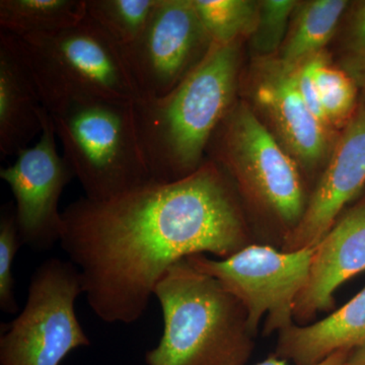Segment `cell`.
I'll use <instances>...</instances> for the list:
<instances>
[{"label": "cell", "instance_id": "obj_1", "mask_svg": "<svg viewBox=\"0 0 365 365\" xmlns=\"http://www.w3.org/2000/svg\"><path fill=\"white\" fill-rule=\"evenodd\" d=\"M252 241L234 182L209 160L178 181L148 182L106 201L78 199L62 211L59 242L91 311L106 323L129 325L177 262L228 258Z\"/></svg>", "mask_w": 365, "mask_h": 365}, {"label": "cell", "instance_id": "obj_2", "mask_svg": "<svg viewBox=\"0 0 365 365\" xmlns=\"http://www.w3.org/2000/svg\"><path fill=\"white\" fill-rule=\"evenodd\" d=\"M240 45H211L169 95L133 104L137 135L151 181L170 182L200 169L220 125L235 104Z\"/></svg>", "mask_w": 365, "mask_h": 365}, {"label": "cell", "instance_id": "obj_3", "mask_svg": "<svg viewBox=\"0 0 365 365\" xmlns=\"http://www.w3.org/2000/svg\"><path fill=\"white\" fill-rule=\"evenodd\" d=\"M163 311L160 342L146 365H247L255 348L248 314L216 278L187 259L177 262L155 287Z\"/></svg>", "mask_w": 365, "mask_h": 365}, {"label": "cell", "instance_id": "obj_4", "mask_svg": "<svg viewBox=\"0 0 365 365\" xmlns=\"http://www.w3.org/2000/svg\"><path fill=\"white\" fill-rule=\"evenodd\" d=\"M211 143L215 163L247 205L267 222L272 246L281 250L309 200L299 165L244 101L235 103Z\"/></svg>", "mask_w": 365, "mask_h": 365}, {"label": "cell", "instance_id": "obj_5", "mask_svg": "<svg viewBox=\"0 0 365 365\" xmlns=\"http://www.w3.org/2000/svg\"><path fill=\"white\" fill-rule=\"evenodd\" d=\"M16 38L50 114L78 101L140 98L121 48L88 16L60 32Z\"/></svg>", "mask_w": 365, "mask_h": 365}, {"label": "cell", "instance_id": "obj_6", "mask_svg": "<svg viewBox=\"0 0 365 365\" xmlns=\"http://www.w3.org/2000/svg\"><path fill=\"white\" fill-rule=\"evenodd\" d=\"M50 116L63 158L86 198L109 200L151 182L137 135L133 104L78 101Z\"/></svg>", "mask_w": 365, "mask_h": 365}, {"label": "cell", "instance_id": "obj_7", "mask_svg": "<svg viewBox=\"0 0 365 365\" xmlns=\"http://www.w3.org/2000/svg\"><path fill=\"white\" fill-rule=\"evenodd\" d=\"M83 294L71 261L43 262L31 278L25 307L0 336V365H60L73 350L90 346L76 313Z\"/></svg>", "mask_w": 365, "mask_h": 365}, {"label": "cell", "instance_id": "obj_8", "mask_svg": "<svg viewBox=\"0 0 365 365\" xmlns=\"http://www.w3.org/2000/svg\"><path fill=\"white\" fill-rule=\"evenodd\" d=\"M314 249L284 252L265 244H252L225 259L194 255L187 260L216 278L241 302L249 326L257 336L262 319L264 334L279 333L294 324V304L306 285Z\"/></svg>", "mask_w": 365, "mask_h": 365}, {"label": "cell", "instance_id": "obj_9", "mask_svg": "<svg viewBox=\"0 0 365 365\" xmlns=\"http://www.w3.org/2000/svg\"><path fill=\"white\" fill-rule=\"evenodd\" d=\"M211 45L193 0H160L140 37L121 50L140 98H158L195 69Z\"/></svg>", "mask_w": 365, "mask_h": 365}, {"label": "cell", "instance_id": "obj_10", "mask_svg": "<svg viewBox=\"0 0 365 365\" xmlns=\"http://www.w3.org/2000/svg\"><path fill=\"white\" fill-rule=\"evenodd\" d=\"M56 133L47 110L42 112L39 140L21 150L0 178L14 197V211L21 242L34 251H49L60 242L62 212L59 200L74 178L57 150Z\"/></svg>", "mask_w": 365, "mask_h": 365}, {"label": "cell", "instance_id": "obj_11", "mask_svg": "<svg viewBox=\"0 0 365 365\" xmlns=\"http://www.w3.org/2000/svg\"><path fill=\"white\" fill-rule=\"evenodd\" d=\"M252 78L257 107L299 168L313 170L326 163L339 134L309 111L295 83L294 71L283 66L278 57H257Z\"/></svg>", "mask_w": 365, "mask_h": 365}, {"label": "cell", "instance_id": "obj_12", "mask_svg": "<svg viewBox=\"0 0 365 365\" xmlns=\"http://www.w3.org/2000/svg\"><path fill=\"white\" fill-rule=\"evenodd\" d=\"M304 216L282 251L314 249L365 186V95L349 123L340 131Z\"/></svg>", "mask_w": 365, "mask_h": 365}, {"label": "cell", "instance_id": "obj_13", "mask_svg": "<svg viewBox=\"0 0 365 365\" xmlns=\"http://www.w3.org/2000/svg\"><path fill=\"white\" fill-rule=\"evenodd\" d=\"M365 271V197L345 209L314 248L309 277L294 304V322L306 325L335 304L336 290Z\"/></svg>", "mask_w": 365, "mask_h": 365}, {"label": "cell", "instance_id": "obj_14", "mask_svg": "<svg viewBox=\"0 0 365 365\" xmlns=\"http://www.w3.org/2000/svg\"><path fill=\"white\" fill-rule=\"evenodd\" d=\"M35 79L16 36L0 31V153L18 155L42 131Z\"/></svg>", "mask_w": 365, "mask_h": 365}, {"label": "cell", "instance_id": "obj_15", "mask_svg": "<svg viewBox=\"0 0 365 365\" xmlns=\"http://www.w3.org/2000/svg\"><path fill=\"white\" fill-rule=\"evenodd\" d=\"M365 344V287L327 318L278 333L275 356L294 365H317L340 351Z\"/></svg>", "mask_w": 365, "mask_h": 365}, {"label": "cell", "instance_id": "obj_16", "mask_svg": "<svg viewBox=\"0 0 365 365\" xmlns=\"http://www.w3.org/2000/svg\"><path fill=\"white\" fill-rule=\"evenodd\" d=\"M350 6L346 0L299 1L277 56L281 63L294 71L325 52Z\"/></svg>", "mask_w": 365, "mask_h": 365}, {"label": "cell", "instance_id": "obj_17", "mask_svg": "<svg viewBox=\"0 0 365 365\" xmlns=\"http://www.w3.org/2000/svg\"><path fill=\"white\" fill-rule=\"evenodd\" d=\"M86 16V0L0 1V31L19 38L60 32Z\"/></svg>", "mask_w": 365, "mask_h": 365}, {"label": "cell", "instance_id": "obj_18", "mask_svg": "<svg viewBox=\"0 0 365 365\" xmlns=\"http://www.w3.org/2000/svg\"><path fill=\"white\" fill-rule=\"evenodd\" d=\"M309 62L327 123L332 130L340 132L359 108L360 91L343 69L334 66L325 52Z\"/></svg>", "mask_w": 365, "mask_h": 365}, {"label": "cell", "instance_id": "obj_19", "mask_svg": "<svg viewBox=\"0 0 365 365\" xmlns=\"http://www.w3.org/2000/svg\"><path fill=\"white\" fill-rule=\"evenodd\" d=\"M199 20L212 44L241 43L253 35L258 21L259 1L193 0Z\"/></svg>", "mask_w": 365, "mask_h": 365}, {"label": "cell", "instance_id": "obj_20", "mask_svg": "<svg viewBox=\"0 0 365 365\" xmlns=\"http://www.w3.org/2000/svg\"><path fill=\"white\" fill-rule=\"evenodd\" d=\"M86 16L120 48L135 42L160 0H86Z\"/></svg>", "mask_w": 365, "mask_h": 365}, {"label": "cell", "instance_id": "obj_21", "mask_svg": "<svg viewBox=\"0 0 365 365\" xmlns=\"http://www.w3.org/2000/svg\"><path fill=\"white\" fill-rule=\"evenodd\" d=\"M299 1L262 0L252 47L259 58L277 57L289 30L290 21Z\"/></svg>", "mask_w": 365, "mask_h": 365}, {"label": "cell", "instance_id": "obj_22", "mask_svg": "<svg viewBox=\"0 0 365 365\" xmlns=\"http://www.w3.org/2000/svg\"><path fill=\"white\" fill-rule=\"evenodd\" d=\"M23 245L14 205L6 206L0 216V309L6 314H16L19 311L14 262Z\"/></svg>", "mask_w": 365, "mask_h": 365}, {"label": "cell", "instance_id": "obj_23", "mask_svg": "<svg viewBox=\"0 0 365 365\" xmlns=\"http://www.w3.org/2000/svg\"><path fill=\"white\" fill-rule=\"evenodd\" d=\"M338 66L352 78L365 95V0L351 4L341 41Z\"/></svg>", "mask_w": 365, "mask_h": 365}, {"label": "cell", "instance_id": "obj_24", "mask_svg": "<svg viewBox=\"0 0 365 365\" xmlns=\"http://www.w3.org/2000/svg\"><path fill=\"white\" fill-rule=\"evenodd\" d=\"M294 78L297 88H299L300 95H302V98H304V103H306L309 111L313 113L314 116L316 117L322 124L330 128L326 121L325 114H324L323 107H322L321 98H319L318 88H317L316 81H314L313 72H312L309 61H307L306 63L294 69ZM331 130H332V129H331Z\"/></svg>", "mask_w": 365, "mask_h": 365}, {"label": "cell", "instance_id": "obj_25", "mask_svg": "<svg viewBox=\"0 0 365 365\" xmlns=\"http://www.w3.org/2000/svg\"><path fill=\"white\" fill-rule=\"evenodd\" d=\"M349 352L340 351L335 353L332 356L329 357V359L324 360L323 362L317 365H344ZM255 365H288V364L284 360L278 359L275 355H273V356L268 357L267 359L263 360V361Z\"/></svg>", "mask_w": 365, "mask_h": 365}, {"label": "cell", "instance_id": "obj_26", "mask_svg": "<svg viewBox=\"0 0 365 365\" xmlns=\"http://www.w3.org/2000/svg\"><path fill=\"white\" fill-rule=\"evenodd\" d=\"M344 365H365V344L351 350Z\"/></svg>", "mask_w": 365, "mask_h": 365}]
</instances>
